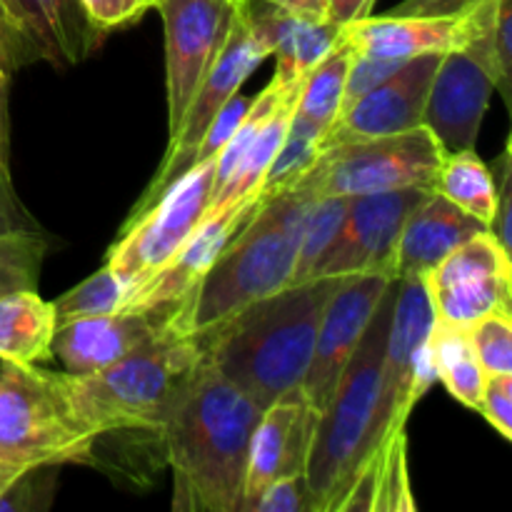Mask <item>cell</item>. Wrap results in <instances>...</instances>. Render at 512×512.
I'll return each mask as SVG.
<instances>
[{"mask_svg":"<svg viewBox=\"0 0 512 512\" xmlns=\"http://www.w3.org/2000/svg\"><path fill=\"white\" fill-rule=\"evenodd\" d=\"M263 408L200 360L165 413L158 438L175 478V508L240 512L253 430Z\"/></svg>","mask_w":512,"mask_h":512,"instance_id":"6da1fadb","label":"cell"},{"mask_svg":"<svg viewBox=\"0 0 512 512\" xmlns=\"http://www.w3.org/2000/svg\"><path fill=\"white\" fill-rule=\"evenodd\" d=\"M343 278H313L245 305L200 330L205 360L260 408L303 398L325 303Z\"/></svg>","mask_w":512,"mask_h":512,"instance_id":"7a4b0ae2","label":"cell"},{"mask_svg":"<svg viewBox=\"0 0 512 512\" xmlns=\"http://www.w3.org/2000/svg\"><path fill=\"white\" fill-rule=\"evenodd\" d=\"M310 203L313 198L295 188L260 198L248 223L183 298L175 315L178 330L200 333L245 305L290 288Z\"/></svg>","mask_w":512,"mask_h":512,"instance_id":"3957f363","label":"cell"},{"mask_svg":"<svg viewBox=\"0 0 512 512\" xmlns=\"http://www.w3.org/2000/svg\"><path fill=\"white\" fill-rule=\"evenodd\" d=\"M393 298L395 280L380 300L358 348L350 355L333 390V398L318 415L308 463H305L313 512L338 510V503L348 493L358 470L390 435L380 413V398H383V353Z\"/></svg>","mask_w":512,"mask_h":512,"instance_id":"277c9868","label":"cell"},{"mask_svg":"<svg viewBox=\"0 0 512 512\" xmlns=\"http://www.w3.org/2000/svg\"><path fill=\"white\" fill-rule=\"evenodd\" d=\"M198 333L165 330L153 343L95 373H58L70 410L95 440L160 433L165 413L203 360Z\"/></svg>","mask_w":512,"mask_h":512,"instance_id":"5b68a950","label":"cell"},{"mask_svg":"<svg viewBox=\"0 0 512 512\" xmlns=\"http://www.w3.org/2000/svg\"><path fill=\"white\" fill-rule=\"evenodd\" d=\"M98 440L70 410L58 373L40 365L0 368V463H93Z\"/></svg>","mask_w":512,"mask_h":512,"instance_id":"8992f818","label":"cell"},{"mask_svg":"<svg viewBox=\"0 0 512 512\" xmlns=\"http://www.w3.org/2000/svg\"><path fill=\"white\" fill-rule=\"evenodd\" d=\"M445 150L430 128L378 138L353 140L320 150L308 170L290 188L320 198V195H368L388 190L423 188L433 190Z\"/></svg>","mask_w":512,"mask_h":512,"instance_id":"52a82bcc","label":"cell"},{"mask_svg":"<svg viewBox=\"0 0 512 512\" xmlns=\"http://www.w3.org/2000/svg\"><path fill=\"white\" fill-rule=\"evenodd\" d=\"M270 55H273V45H270L268 35H265V30L248 15L245 0H240L233 28H230V35L228 40H225L223 50H220L218 60H215L210 73L203 78L200 88L195 90L193 100H190L178 130L168 138V148H165L163 163H160L158 173L150 180V185L145 188V193L140 195L138 203L133 205L128 220L145 213V210L170 188V183H173L175 178H180L185 170L193 168V158L195 153H198L200 143H203L205 133H208L210 123L218 118L223 105L228 103L233 95L240 93L245 80H248ZM128 220H125V223H128Z\"/></svg>","mask_w":512,"mask_h":512,"instance_id":"ba28073f","label":"cell"},{"mask_svg":"<svg viewBox=\"0 0 512 512\" xmlns=\"http://www.w3.org/2000/svg\"><path fill=\"white\" fill-rule=\"evenodd\" d=\"M215 160L218 155L185 170L145 213L123 225L120 240L108 248L105 265L120 278L125 298L158 273L210 213L215 195Z\"/></svg>","mask_w":512,"mask_h":512,"instance_id":"9c48e42d","label":"cell"},{"mask_svg":"<svg viewBox=\"0 0 512 512\" xmlns=\"http://www.w3.org/2000/svg\"><path fill=\"white\" fill-rule=\"evenodd\" d=\"M435 310L423 278L395 280L393 313L383 353V398L380 413L388 433L405 428L410 413L438 380L430 358V330Z\"/></svg>","mask_w":512,"mask_h":512,"instance_id":"30bf717a","label":"cell"},{"mask_svg":"<svg viewBox=\"0 0 512 512\" xmlns=\"http://www.w3.org/2000/svg\"><path fill=\"white\" fill-rule=\"evenodd\" d=\"M240 0H158L155 10L165 30V95L168 133L173 135L218 60Z\"/></svg>","mask_w":512,"mask_h":512,"instance_id":"8fae6325","label":"cell"},{"mask_svg":"<svg viewBox=\"0 0 512 512\" xmlns=\"http://www.w3.org/2000/svg\"><path fill=\"white\" fill-rule=\"evenodd\" d=\"M423 283L435 318L468 328L485 315L510 310V253L483 230L423 275Z\"/></svg>","mask_w":512,"mask_h":512,"instance_id":"7c38bea8","label":"cell"},{"mask_svg":"<svg viewBox=\"0 0 512 512\" xmlns=\"http://www.w3.org/2000/svg\"><path fill=\"white\" fill-rule=\"evenodd\" d=\"M428 193L430 190L423 188H405L350 195L338 235L320 258L315 278H345V275L363 273L393 278L400 230L410 210Z\"/></svg>","mask_w":512,"mask_h":512,"instance_id":"4fadbf2b","label":"cell"},{"mask_svg":"<svg viewBox=\"0 0 512 512\" xmlns=\"http://www.w3.org/2000/svg\"><path fill=\"white\" fill-rule=\"evenodd\" d=\"M393 278L380 273L345 275L320 315L315 335L313 358L303 380L305 403L323 413L333 390L348 365L350 355L358 348L365 328L373 320L380 300L388 293Z\"/></svg>","mask_w":512,"mask_h":512,"instance_id":"5bb4252c","label":"cell"},{"mask_svg":"<svg viewBox=\"0 0 512 512\" xmlns=\"http://www.w3.org/2000/svg\"><path fill=\"white\" fill-rule=\"evenodd\" d=\"M445 53H428L400 65L388 80L345 105L340 118L320 140V150L353 140L378 138L423 125L425 103Z\"/></svg>","mask_w":512,"mask_h":512,"instance_id":"9a60e30c","label":"cell"},{"mask_svg":"<svg viewBox=\"0 0 512 512\" xmlns=\"http://www.w3.org/2000/svg\"><path fill=\"white\" fill-rule=\"evenodd\" d=\"M180 303L115 310V313L60 323L53 335V355L63 363L65 373L73 375L108 368L143 345L153 343L165 330L178 328L175 315H178Z\"/></svg>","mask_w":512,"mask_h":512,"instance_id":"2e32d148","label":"cell"},{"mask_svg":"<svg viewBox=\"0 0 512 512\" xmlns=\"http://www.w3.org/2000/svg\"><path fill=\"white\" fill-rule=\"evenodd\" d=\"M258 200H238V203H225L220 208L210 210L198 228L188 235L178 253L163 265L155 275H150L138 290L125 298L120 310H140L158 308V305L180 303L195 285L200 283L210 265L215 263L225 245L230 243L235 233L250 220V215L258 208Z\"/></svg>","mask_w":512,"mask_h":512,"instance_id":"e0dca14e","label":"cell"},{"mask_svg":"<svg viewBox=\"0 0 512 512\" xmlns=\"http://www.w3.org/2000/svg\"><path fill=\"white\" fill-rule=\"evenodd\" d=\"M318 415L305 398L278 400L263 410L250 438L240 512H253L258 495L273 480L305 473Z\"/></svg>","mask_w":512,"mask_h":512,"instance_id":"ac0fdd59","label":"cell"},{"mask_svg":"<svg viewBox=\"0 0 512 512\" xmlns=\"http://www.w3.org/2000/svg\"><path fill=\"white\" fill-rule=\"evenodd\" d=\"M493 90V80L465 50L443 55L430 85L423 125L445 153L475 150Z\"/></svg>","mask_w":512,"mask_h":512,"instance_id":"d6986e66","label":"cell"},{"mask_svg":"<svg viewBox=\"0 0 512 512\" xmlns=\"http://www.w3.org/2000/svg\"><path fill=\"white\" fill-rule=\"evenodd\" d=\"M343 40L358 55L408 63L418 55L460 50L468 25L455 15H365L345 25Z\"/></svg>","mask_w":512,"mask_h":512,"instance_id":"ffe728a7","label":"cell"},{"mask_svg":"<svg viewBox=\"0 0 512 512\" xmlns=\"http://www.w3.org/2000/svg\"><path fill=\"white\" fill-rule=\"evenodd\" d=\"M485 228L478 218L430 190L405 218L393 260V278H423L465 240Z\"/></svg>","mask_w":512,"mask_h":512,"instance_id":"44dd1931","label":"cell"},{"mask_svg":"<svg viewBox=\"0 0 512 512\" xmlns=\"http://www.w3.org/2000/svg\"><path fill=\"white\" fill-rule=\"evenodd\" d=\"M250 18L265 30L275 55L273 80L283 90L300 88L305 75L333 50L340 40V25L313 20L275 8L268 0H245Z\"/></svg>","mask_w":512,"mask_h":512,"instance_id":"7402d4cb","label":"cell"},{"mask_svg":"<svg viewBox=\"0 0 512 512\" xmlns=\"http://www.w3.org/2000/svg\"><path fill=\"white\" fill-rule=\"evenodd\" d=\"M55 68L78 65L95 53L103 33L85 18L80 0H8Z\"/></svg>","mask_w":512,"mask_h":512,"instance_id":"603a6c76","label":"cell"},{"mask_svg":"<svg viewBox=\"0 0 512 512\" xmlns=\"http://www.w3.org/2000/svg\"><path fill=\"white\" fill-rule=\"evenodd\" d=\"M408 478V433L398 428L370 455L335 512H415Z\"/></svg>","mask_w":512,"mask_h":512,"instance_id":"cb8c5ba5","label":"cell"},{"mask_svg":"<svg viewBox=\"0 0 512 512\" xmlns=\"http://www.w3.org/2000/svg\"><path fill=\"white\" fill-rule=\"evenodd\" d=\"M58 330L53 303L38 290H15L0 298V360L18 365L53 363Z\"/></svg>","mask_w":512,"mask_h":512,"instance_id":"d4e9b609","label":"cell"},{"mask_svg":"<svg viewBox=\"0 0 512 512\" xmlns=\"http://www.w3.org/2000/svg\"><path fill=\"white\" fill-rule=\"evenodd\" d=\"M343 33V30H340ZM353 60V50L340 35L328 55L310 70L300 83L295 95V108L290 123L298 128L310 130L323 140L330 125L340 118L345 105V85H348V70Z\"/></svg>","mask_w":512,"mask_h":512,"instance_id":"484cf974","label":"cell"},{"mask_svg":"<svg viewBox=\"0 0 512 512\" xmlns=\"http://www.w3.org/2000/svg\"><path fill=\"white\" fill-rule=\"evenodd\" d=\"M428 345L430 358H433L435 365V375L445 385V390L460 405H465L470 410H478L488 375H485L478 358H475L468 328L435 318Z\"/></svg>","mask_w":512,"mask_h":512,"instance_id":"4316f807","label":"cell"},{"mask_svg":"<svg viewBox=\"0 0 512 512\" xmlns=\"http://www.w3.org/2000/svg\"><path fill=\"white\" fill-rule=\"evenodd\" d=\"M433 190L490 228L498 208V188L493 170L478 158L475 150L445 153Z\"/></svg>","mask_w":512,"mask_h":512,"instance_id":"83f0119b","label":"cell"},{"mask_svg":"<svg viewBox=\"0 0 512 512\" xmlns=\"http://www.w3.org/2000/svg\"><path fill=\"white\" fill-rule=\"evenodd\" d=\"M298 90H293V93H285V98L280 100L278 108H275L273 113L263 120V125H260L258 133H255L253 143H250L248 153H245L243 165L238 168L235 178L225 185L223 193L213 200L210 210L220 208V205H225V203H238V200H258L260 198V185H263L265 173H268L270 163H273L275 153L280 150V145H283V140H285V133H288L290 115H293L295 95H298Z\"/></svg>","mask_w":512,"mask_h":512,"instance_id":"f1b7e54d","label":"cell"},{"mask_svg":"<svg viewBox=\"0 0 512 512\" xmlns=\"http://www.w3.org/2000/svg\"><path fill=\"white\" fill-rule=\"evenodd\" d=\"M345 208H348L345 195H320V198H313L308 213H305L298 260H295L293 270V285L308 283V280L315 278L320 258H323L328 245L338 235L340 223L345 218Z\"/></svg>","mask_w":512,"mask_h":512,"instance_id":"f546056e","label":"cell"},{"mask_svg":"<svg viewBox=\"0 0 512 512\" xmlns=\"http://www.w3.org/2000/svg\"><path fill=\"white\" fill-rule=\"evenodd\" d=\"M48 238L40 228L0 235V298L15 290H38Z\"/></svg>","mask_w":512,"mask_h":512,"instance_id":"4dcf8cb0","label":"cell"},{"mask_svg":"<svg viewBox=\"0 0 512 512\" xmlns=\"http://www.w3.org/2000/svg\"><path fill=\"white\" fill-rule=\"evenodd\" d=\"M123 298L125 288L120 283V278L108 265H103L98 273H93L83 283H78L68 293L60 295L58 300H53L55 318H58L60 325L75 318H93V315L115 313V310L123 308Z\"/></svg>","mask_w":512,"mask_h":512,"instance_id":"1f68e13d","label":"cell"},{"mask_svg":"<svg viewBox=\"0 0 512 512\" xmlns=\"http://www.w3.org/2000/svg\"><path fill=\"white\" fill-rule=\"evenodd\" d=\"M318 153V135L290 123L283 145H280V150L275 153L273 163H270L268 173H265L263 178V185H260V198H268V195L280 193V190H288L290 185L313 165Z\"/></svg>","mask_w":512,"mask_h":512,"instance_id":"d6a6232c","label":"cell"},{"mask_svg":"<svg viewBox=\"0 0 512 512\" xmlns=\"http://www.w3.org/2000/svg\"><path fill=\"white\" fill-rule=\"evenodd\" d=\"M475 358L485 375L512 373V320L510 310H498L468 325Z\"/></svg>","mask_w":512,"mask_h":512,"instance_id":"836d02e7","label":"cell"},{"mask_svg":"<svg viewBox=\"0 0 512 512\" xmlns=\"http://www.w3.org/2000/svg\"><path fill=\"white\" fill-rule=\"evenodd\" d=\"M45 63L43 48L8 0H0V83H10L28 65Z\"/></svg>","mask_w":512,"mask_h":512,"instance_id":"e575fe53","label":"cell"},{"mask_svg":"<svg viewBox=\"0 0 512 512\" xmlns=\"http://www.w3.org/2000/svg\"><path fill=\"white\" fill-rule=\"evenodd\" d=\"M60 465H33L0 493V512H43L55 498Z\"/></svg>","mask_w":512,"mask_h":512,"instance_id":"d590c367","label":"cell"},{"mask_svg":"<svg viewBox=\"0 0 512 512\" xmlns=\"http://www.w3.org/2000/svg\"><path fill=\"white\" fill-rule=\"evenodd\" d=\"M253 512H313L305 473L273 480L255 500Z\"/></svg>","mask_w":512,"mask_h":512,"instance_id":"8d00e7d4","label":"cell"},{"mask_svg":"<svg viewBox=\"0 0 512 512\" xmlns=\"http://www.w3.org/2000/svg\"><path fill=\"white\" fill-rule=\"evenodd\" d=\"M250 103H253V98L238 93L223 105V110L218 113V118L210 123L208 133H205L203 143H200L198 153H195L193 165L200 163V160H205V158H215V155L225 148V143L230 140V135L238 130V125L243 123V118L248 115Z\"/></svg>","mask_w":512,"mask_h":512,"instance_id":"74e56055","label":"cell"},{"mask_svg":"<svg viewBox=\"0 0 512 512\" xmlns=\"http://www.w3.org/2000/svg\"><path fill=\"white\" fill-rule=\"evenodd\" d=\"M80 5H83V13L90 25L103 35L115 28L138 23L150 10L145 0H80Z\"/></svg>","mask_w":512,"mask_h":512,"instance_id":"f35d334b","label":"cell"},{"mask_svg":"<svg viewBox=\"0 0 512 512\" xmlns=\"http://www.w3.org/2000/svg\"><path fill=\"white\" fill-rule=\"evenodd\" d=\"M478 413H483L505 440L512 438V373L488 375Z\"/></svg>","mask_w":512,"mask_h":512,"instance_id":"ab89813d","label":"cell"},{"mask_svg":"<svg viewBox=\"0 0 512 512\" xmlns=\"http://www.w3.org/2000/svg\"><path fill=\"white\" fill-rule=\"evenodd\" d=\"M512 153H510V140L505 143V150L500 153V158L493 163V178H495V188H498V208H495V218L490 223V233L493 238L503 245L505 250H512V225H510V215H512Z\"/></svg>","mask_w":512,"mask_h":512,"instance_id":"60d3db41","label":"cell"},{"mask_svg":"<svg viewBox=\"0 0 512 512\" xmlns=\"http://www.w3.org/2000/svg\"><path fill=\"white\" fill-rule=\"evenodd\" d=\"M25 228H38V223L28 213V208L20 203L13 180L0 178V235Z\"/></svg>","mask_w":512,"mask_h":512,"instance_id":"b9f144b4","label":"cell"},{"mask_svg":"<svg viewBox=\"0 0 512 512\" xmlns=\"http://www.w3.org/2000/svg\"><path fill=\"white\" fill-rule=\"evenodd\" d=\"M510 35H512V0H500L498 20H495L493 53H495V63H498L500 73H503V78L508 80V83H510V75H512Z\"/></svg>","mask_w":512,"mask_h":512,"instance_id":"7bdbcfd3","label":"cell"},{"mask_svg":"<svg viewBox=\"0 0 512 512\" xmlns=\"http://www.w3.org/2000/svg\"><path fill=\"white\" fill-rule=\"evenodd\" d=\"M483 0H403L395 10L390 13H403V15H465L480 5Z\"/></svg>","mask_w":512,"mask_h":512,"instance_id":"ee69618b","label":"cell"},{"mask_svg":"<svg viewBox=\"0 0 512 512\" xmlns=\"http://www.w3.org/2000/svg\"><path fill=\"white\" fill-rule=\"evenodd\" d=\"M373 3L375 0H328V18L340 28H345V25L370 15Z\"/></svg>","mask_w":512,"mask_h":512,"instance_id":"f6af8a7d","label":"cell"},{"mask_svg":"<svg viewBox=\"0 0 512 512\" xmlns=\"http://www.w3.org/2000/svg\"><path fill=\"white\" fill-rule=\"evenodd\" d=\"M10 83H0V178L13 180L10 175V115H8Z\"/></svg>","mask_w":512,"mask_h":512,"instance_id":"bcb514c9","label":"cell"},{"mask_svg":"<svg viewBox=\"0 0 512 512\" xmlns=\"http://www.w3.org/2000/svg\"><path fill=\"white\" fill-rule=\"evenodd\" d=\"M275 8H283L293 15L313 20H330L328 18V0H268Z\"/></svg>","mask_w":512,"mask_h":512,"instance_id":"7dc6e473","label":"cell"},{"mask_svg":"<svg viewBox=\"0 0 512 512\" xmlns=\"http://www.w3.org/2000/svg\"><path fill=\"white\" fill-rule=\"evenodd\" d=\"M23 470L28 468H20V465H8V463H0V493H3L5 488H8L10 483H13L15 478H18Z\"/></svg>","mask_w":512,"mask_h":512,"instance_id":"c3c4849f","label":"cell"},{"mask_svg":"<svg viewBox=\"0 0 512 512\" xmlns=\"http://www.w3.org/2000/svg\"><path fill=\"white\" fill-rule=\"evenodd\" d=\"M145 3H148L150 8H155V3H158V0H145Z\"/></svg>","mask_w":512,"mask_h":512,"instance_id":"681fc988","label":"cell"},{"mask_svg":"<svg viewBox=\"0 0 512 512\" xmlns=\"http://www.w3.org/2000/svg\"><path fill=\"white\" fill-rule=\"evenodd\" d=\"M0 368H3V360H0Z\"/></svg>","mask_w":512,"mask_h":512,"instance_id":"f907efd6","label":"cell"}]
</instances>
